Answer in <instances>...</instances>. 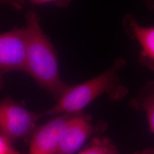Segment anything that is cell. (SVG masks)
Masks as SVG:
<instances>
[{
    "mask_svg": "<svg viewBox=\"0 0 154 154\" xmlns=\"http://www.w3.org/2000/svg\"><path fill=\"white\" fill-rule=\"evenodd\" d=\"M126 62L118 58L112 65L98 75L86 81L70 86L63 95L49 110L41 112L43 117L58 116L65 113L82 111L84 108L103 94L113 102L124 99L128 93L126 86L122 82L120 69Z\"/></svg>",
    "mask_w": 154,
    "mask_h": 154,
    "instance_id": "7a4b0ae2",
    "label": "cell"
},
{
    "mask_svg": "<svg viewBox=\"0 0 154 154\" xmlns=\"http://www.w3.org/2000/svg\"><path fill=\"white\" fill-rule=\"evenodd\" d=\"M122 24L127 35L136 41L140 48L139 63L154 72V26H142L131 14L123 18Z\"/></svg>",
    "mask_w": 154,
    "mask_h": 154,
    "instance_id": "52a82bcc",
    "label": "cell"
},
{
    "mask_svg": "<svg viewBox=\"0 0 154 154\" xmlns=\"http://www.w3.org/2000/svg\"><path fill=\"white\" fill-rule=\"evenodd\" d=\"M129 105L135 110L145 112L151 131L154 134V81H148L139 89Z\"/></svg>",
    "mask_w": 154,
    "mask_h": 154,
    "instance_id": "ba28073f",
    "label": "cell"
},
{
    "mask_svg": "<svg viewBox=\"0 0 154 154\" xmlns=\"http://www.w3.org/2000/svg\"><path fill=\"white\" fill-rule=\"evenodd\" d=\"M25 20L28 38L26 72L57 102L70 86L61 79L55 48L40 25L38 14L29 11Z\"/></svg>",
    "mask_w": 154,
    "mask_h": 154,
    "instance_id": "6da1fadb",
    "label": "cell"
},
{
    "mask_svg": "<svg viewBox=\"0 0 154 154\" xmlns=\"http://www.w3.org/2000/svg\"><path fill=\"white\" fill-rule=\"evenodd\" d=\"M119 150L112 140L102 135L94 136L78 154H119Z\"/></svg>",
    "mask_w": 154,
    "mask_h": 154,
    "instance_id": "9c48e42d",
    "label": "cell"
},
{
    "mask_svg": "<svg viewBox=\"0 0 154 154\" xmlns=\"http://www.w3.org/2000/svg\"><path fill=\"white\" fill-rule=\"evenodd\" d=\"M107 128L105 121L93 123L91 116L83 111L78 112L65 127L55 154H78L89 139L102 135Z\"/></svg>",
    "mask_w": 154,
    "mask_h": 154,
    "instance_id": "277c9868",
    "label": "cell"
},
{
    "mask_svg": "<svg viewBox=\"0 0 154 154\" xmlns=\"http://www.w3.org/2000/svg\"><path fill=\"white\" fill-rule=\"evenodd\" d=\"M33 5H38L45 4H53L60 8H66L70 4L72 0H28Z\"/></svg>",
    "mask_w": 154,
    "mask_h": 154,
    "instance_id": "8fae6325",
    "label": "cell"
},
{
    "mask_svg": "<svg viewBox=\"0 0 154 154\" xmlns=\"http://www.w3.org/2000/svg\"><path fill=\"white\" fill-rule=\"evenodd\" d=\"M150 8H154V0H144Z\"/></svg>",
    "mask_w": 154,
    "mask_h": 154,
    "instance_id": "5bb4252c",
    "label": "cell"
},
{
    "mask_svg": "<svg viewBox=\"0 0 154 154\" xmlns=\"http://www.w3.org/2000/svg\"><path fill=\"white\" fill-rule=\"evenodd\" d=\"M1 2L3 4L11 6L17 11L21 10L25 4L24 0H1Z\"/></svg>",
    "mask_w": 154,
    "mask_h": 154,
    "instance_id": "7c38bea8",
    "label": "cell"
},
{
    "mask_svg": "<svg viewBox=\"0 0 154 154\" xmlns=\"http://www.w3.org/2000/svg\"><path fill=\"white\" fill-rule=\"evenodd\" d=\"M10 139L0 134V154H22L17 151Z\"/></svg>",
    "mask_w": 154,
    "mask_h": 154,
    "instance_id": "30bf717a",
    "label": "cell"
},
{
    "mask_svg": "<svg viewBox=\"0 0 154 154\" xmlns=\"http://www.w3.org/2000/svg\"><path fill=\"white\" fill-rule=\"evenodd\" d=\"M129 154H154V148H147L140 151H136Z\"/></svg>",
    "mask_w": 154,
    "mask_h": 154,
    "instance_id": "4fadbf2b",
    "label": "cell"
},
{
    "mask_svg": "<svg viewBox=\"0 0 154 154\" xmlns=\"http://www.w3.org/2000/svg\"><path fill=\"white\" fill-rule=\"evenodd\" d=\"M28 33L25 27L16 28L0 35V74L26 72Z\"/></svg>",
    "mask_w": 154,
    "mask_h": 154,
    "instance_id": "5b68a950",
    "label": "cell"
},
{
    "mask_svg": "<svg viewBox=\"0 0 154 154\" xmlns=\"http://www.w3.org/2000/svg\"><path fill=\"white\" fill-rule=\"evenodd\" d=\"M42 118L41 112L30 111L24 102H18L6 96L0 103V134L13 143L23 140L29 144L37 128L36 122Z\"/></svg>",
    "mask_w": 154,
    "mask_h": 154,
    "instance_id": "3957f363",
    "label": "cell"
},
{
    "mask_svg": "<svg viewBox=\"0 0 154 154\" xmlns=\"http://www.w3.org/2000/svg\"><path fill=\"white\" fill-rule=\"evenodd\" d=\"M77 113L58 115L37 127L29 143V154H55L65 127Z\"/></svg>",
    "mask_w": 154,
    "mask_h": 154,
    "instance_id": "8992f818",
    "label": "cell"
}]
</instances>
